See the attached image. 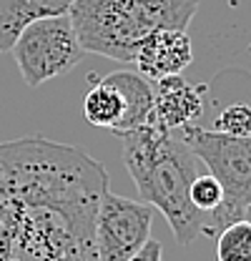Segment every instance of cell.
<instances>
[{"instance_id":"cell-1","label":"cell","mask_w":251,"mask_h":261,"mask_svg":"<svg viewBox=\"0 0 251 261\" xmlns=\"http://www.w3.org/2000/svg\"><path fill=\"white\" fill-rule=\"evenodd\" d=\"M108 173L43 136L0 143V261H98L93 224Z\"/></svg>"},{"instance_id":"cell-2","label":"cell","mask_w":251,"mask_h":261,"mask_svg":"<svg viewBox=\"0 0 251 261\" xmlns=\"http://www.w3.org/2000/svg\"><path fill=\"white\" fill-rule=\"evenodd\" d=\"M116 136L141 201L158 208L176 241L188 246L204 226V214L191 201V184L198 176V159L176 130L163 128L156 121Z\"/></svg>"},{"instance_id":"cell-3","label":"cell","mask_w":251,"mask_h":261,"mask_svg":"<svg viewBox=\"0 0 251 261\" xmlns=\"http://www.w3.org/2000/svg\"><path fill=\"white\" fill-rule=\"evenodd\" d=\"M198 0H73L68 18L86 53L133 63L136 48L161 28L186 31Z\"/></svg>"},{"instance_id":"cell-4","label":"cell","mask_w":251,"mask_h":261,"mask_svg":"<svg viewBox=\"0 0 251 261\" xmlns=\"http://www.w3.org/2000/svg\"><path fill=\"white\" fill-rule=\"evenodd\" d=\"M181 138L193 151L198 163L209 168L223 191L219 208L204 216L201 233L216 239L221 228L246 216L251 203V138H234L219 130H206L196 123L179 128Z\"/></svg>"},{"instance_id":"cell-5","label":"cell","mask_w":251,"mask_h":261,"mask_svg":"<svg viewBox=\"0 0 251 261\" xmlns=\"http://www.w3.org/2000/svg\"><path fill=\"white\" fill-rule=\"evenodd\" d=\"M10 53L18 63L26 86L31 88H38L53 78L70 73L86 56L68 13L31 23L18 35Z\"/></svg>"},{"instance_id":"cell-6","label":"cell","mask_w":251,"mask_h":261,"mask_svg":"<svg viewBox=\"0 0 251 261\" xmlns=\"http://www.w3.org/2000/svg\"><path fill=\"white\" fill-rule=\"evenodd\" d=\"M154 206L133 201L106 189L93 224V241L98 261H128L151 239Z\"/></svg>"},{"instance_id":"cell-7","label":"cell","mask_w":251,"mask_h":261,"mask_svg":"<svg viewBox=\"0 0 251 261\" xmlns=\"http://www.w3.org/2000/svg\"><path fill=\"white\" fill-rule=\"evenodd\" d=\"M193 61V45L186 31L161 28L146 35L136 48L133 63L148 81H161L168 75H181Z\"/></svg>"},{"instance_id":"cell-8","label":"cell","mask_w":251,"mask_h":261,"mask_svg":"<svg viewBox=\"0 0 251 261\" xmlns=\"http://www.w3.org/2000/svg\"><path fill=\"white\" fill-rule=\"evenodd\" d=\"M154 121L168 130L191 126L204 116L206 86H196L184 75H168L154 81Z\"/></svg>"},{"instance_id":"cell-9","label":"cell","mask_w":251,"mask_h":261,"mask_svg":"<svg viewBox=\"0 0 251 261\" xmlns=\"http://www.w3.org/2000/svg\"><path fill=\"white\" fill-rule=\"evenodd\" d=\"M106 81L123 98V116L113 133L133 130L154 121V86L148 78L133 70H116V73H108Z\"/></svg>"},{"instance_id":"cell-10","label":"cell","mask_w":251,"mask_h":261,"mask_svg":"<svg viewBox=\"0 0 251 261\" xmlns=\"http://www.w3.org/2000/svg\"><path fill=\"white\" fill-rule=\"evenodd\" d=\"M73 0H0V53H8L31 23L65 15Z\"/></svg>"},{"instance_id":"cell-11","label":"cell","mask_w":251,"mask_h":261,"mask_svg":"<svg viewBox=\"0 0 251 261\" xmlns=\"http://www.w3.org/2000/svg\"><path fill=\"white\" fill-rule=\"evenodd\" d=\"M83 113L91 126L113 130L123 116V98L106 78L95 81L93 88L88 91V96L83 100Z\"/></svg>"},{"instance_id":"cell-12","label":"cell","mask_w":251,"mask_h":261,"mask_svg":"<svg viewBox=\"0 0 251 261\" xmlns=\"http://www.w3.org/2000/svg\"><path fill=\"white\" fill-rule=\"evenodd\" d=\"M216 261H251V221H234L216 233Z\"/></svg>"},{"instance_id":"cell-13","label":"cell","mask_w":251,"mask_h":261,"mask_svg":"<svg viewBox=\"0 0 251 261\" xmlns=\"http://www.w3.org/2000/svg\"><path fill=\"white\" fill-rule=\"evenodd\" d=\"M219 133L234 136V138H251V106H229L216 116Z\"/></svg>"},{"instance_id":"cell-14","label":"cell","mask_w":251,"mask_h":261,"mask_svg":"<svg viewBox=\"0 0 251 261\" xmlns=\"http://www.w3.org/2000/svg\"><path fill=\"white\" fill-rule=\"evenodd\" d=\"M221 198H223V191H221V186L216 184L214 176H196L193 178V184H191V201H193V206L204 216H209L214 208H219Z\"/></svg>"},{"instance_id":"cell-15","label":"cell","mask_w":251,"mask_h":261,"mask_svg":"<svg viewBox=\"0 0 251 261\" xmlns=\"http://www.w3.org/2000/svg\"><path fill=\"white\" fill-rule=\"evenodd\" d=\"M163 256V249H161V241H154V239H148L146 241V246L138 251V254H133L128 261H161Z\"/></svg>"},{"instance_id":"cell-16","label":"cell","mask_w":251,"mask_h":261,"mask_svg":"<svg viewBox=\"0 0 251 261\" xmlns=\"http://www.w3.org/2000/svg\"><path fill=\"white\" fill-rule=\"evenodd\" d=\"M246 221H251V203H249V208H246V216H244Z\"/></svg>"}]
</instances>
